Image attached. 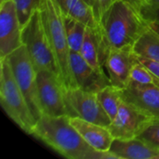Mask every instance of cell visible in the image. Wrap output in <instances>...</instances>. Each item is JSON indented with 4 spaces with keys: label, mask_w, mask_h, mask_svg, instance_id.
<instances>
[{
    "label": "cell",
    "mask_w": 159,
    "mask_h": 159,
    "mask_svg": "<svg viewBox=\"0 0 159 159\" xmlns=\"http://www.w3.org/2000/svg\"><path fill=\"white\" fill-rule=\"evenodd\" d=\"M122 99L138 106L154 118H159V86L130 82L121 89Z\"/></svg>",
    "instance_id": "4fadbf2b"
},
{
    "label": "cell",
    "mask_w": 159,
    "mask_h": 159,
    "mask_svg": "<svg viewBox=\"0 0 159 159\" xmlns=\"http://www.w3.org/2000/svg\"><path fill=\"white\" fill-rule=\"evenodd\" d=\"M137 61V55L132 48L109 49L104 68L110 84L120 89H125L130 83L131 69Z\"/></svg>",
    "instance_id": "8fae6325"
},
{
    "label": "cell",
    "mask_w": 159,
    "mask_h": 159,
    "mask_svg": "<svg viewBox=\"0 0 159 159\" xmlns=\"http://www.w3.org/2000/svg\"><path fill=\"white\" fill-rule=\"evenodd\" d=\"M70 116H78L87 121L109 127L112 119L102 106L98 92L72 88L65 90Z\"/></svg>",
    "instance_id": "ba28073f"
},
{
    "label": "cell",
    "mask_w": 159,
    "mask_h": 159,
    "mask_svg": "<svg viewBox=\"0 0 159 159\" xmlns=\"http://www.w3.org/2000/svg\"><path fill=\"white\" fill-rule=\"evenodd\" d=\"M136 138L159 149V118H154Z\"/></svg>",
    "instance_id": "603a6c76"
},
{
    "label": "cell",
    "mask_w": 159,
    "mask_h": 159,
    "mask_svg": "<svg viewBox=\"0 0 159 159\" xmlns=\"http://www.w3.org/2000/svg\"><path fill=\"white\" fill-rule=\"evenodd\" d=\"M98 98L102 106L113 120L116 117L119 105L123 100L121 89L109 84L98 91Z\"/></svg>",
    "instance_id": "ffe728a7"
},
{
    "label": "cell",
    "mask_w": 159,
    "mask_h": 159,
    "mask_svg": "<svg viewBox=\"0 0 159 159\" xmlns=\"http://www.w3.org/2000/svg\"><path fill=\"white\" fill-rule=\"evenodd\" d=\"M141 10H142L143 15L148 21L155 20V21L159 22V5L158 6L146 5V6L142 7Z\"/></svg>",
    "instance_id": "d4e9b609"
},
{
    "label": "cell",
    "mask_w": 159,
    "mask_h": 159,
    "mask_svg": "<svg viewBox=\"0 0 159 159\" xmlns=\"http://www.w3.org/2000/svg\"><path fill=\"white\" fill-rule=\"evenodd\" d=\"M89 5H90L93 8H94V10H95V6H96V0H85Z\"/></svg>",
    "instance_id": "f1b7e54d"
},
{
    "label": "cell",
    "mask_w": 159,
    "mask_h": 159,
    "mask_svg": "<svg viewBox=\"0 0 159 159\" xmlns=\"http://www.w3.org/2000/svg\"><path fill=\"white\" fill-rule=\"evenodd\" d=\"M149 27L141 7L129 0H116L102 15L99 28L106 48H132Z\"/></svg>",
    "instance_id": "6da1fadb"
},
{
    "label": "cell",
    "mask_w": 159,
    "mask_h": 159,
    "mask_svg": "<svg viewBox=\"0 0 159 159\" xmlns=\"http://www.w3.org/2000/svg\"><path fill=\"white\" fill-rule=\"evenodd\" d=\"M12 74L21 89L30 110L37 121L42 116L36 84V69L24 45L7 57Z\"/></svg>",
    "instance_id": "8992f818"
},
{
    "label": "cell",
    "mask_w": 159,
    "mask_h": 159,
    "mask_svg": "<svg viewBox=\"0 0 159 159\" xmlns=\"http://www.w3.org/2000/svg\"><path fill=\"white\" fill-rule=\"evenodd\" d=\"M1 1H2V0H1Z\"/></svg>",
    "instance_id": "1f68e13d"
},
{
    "label": "cell",
    "mask_w": 159,
    "mask_h": 159,
    "mask_svg": "<svg viewBox=\"0 0 159 159\" xmlns=\"http://www.w3.org/2000/svg\"><path fill=\"white\" fill-rule=\"evenodd\" d=\"M154 119L138 106L122 100L116 117L108 127L115 139H132Z\"/></svg>",
    "instance_id": "9c48e42d"
},
{
    "label": "cell",
    "mask_w": 159,
    "mask_h": 159,
    "mask_svg": "<svg viewBox=\"0 0 159 159\" xmlns=\"http://www.w3.org/2000/svg\"><path fill=\"white\" fill-rule=\"evenodd\" d=\"M149 5L158 6V5H159V0H149Z\"/></svg>",
    "instance_id": "f546056e"
},
{
    "label": "cell",
    "mask_w": 159,
    "mask_h": 159,
    "mask_svg": "<svg viewBox=\"0 0 159 159\" xmlns=\"http://www.w3.org/2000/svg\"><path fill=\"white\" fill-rule=\"evenodd\" d=\"M116 0H96V6H95V13L96 16L98 18V20H100V18L102 17V15L106 11V9L115 2ZM132 3H134L135 5H137L138 7H141L140 4L138 3L137 0H129Z\"/></svg>",
    "instance_id": "cb8c5ba5"
},
{
    "label": "cell",
    "mask_w": 159,
    "mask_h": 159,
    "mask_svg": "<svg viewBox=\"0 0 159 159\" xmlns=\"http://www.w3.org/2000/svg\"><path fill=\"white\" fill-rule=\"evenodd\" d=\"M22 27L13 0L0 3V58L5 59L22 43Z\"/></svg>",
    "instance_id": "30bf717a"
},
{
    "label": "cell",
    "mask_w": 159,
    "mask_h": 159,
    "mask_svg": "<svg viewBox=\"0 0 159 159\" xmlns=\"http://www.w3.org/2000/svg\"><path fill=\"white\" fill-rule=\"evenodd\" d=\"M149 27L159 35V22L155 20H150L149 21Z\"/></svg>",
    "instance_id": "4316f807"
},
{
    "label": "cell",
    "mask_w": 159,
    "mask_h": 159,
    "mask_svg": "<svg viewBox=\"0 0 159 159\" xmlns=\"http://www.w3.org/2000/svg\"><path fill=\"white\" fill-rule=\"evenodd\" d=\"M62 16H63V22H64L65 32H66L70 49L79 52L84 41V37L88 26L76 19H74L72 17L63 14Z\"/></svg>",
    "instance_id": "d6986e66"
},
{
    "label": "cell",
    "mask_w": 159,
    "mask_h": 159,
    "mask_svg": "<svg viewBox=\"0 0 159 159\" xmlns=\"http://www.w3.org/2000/svg\"><path fill=\"white\" fill-rule=\"evenodd\" d=\"M157 85H158V86H159V80H158V81H157Z\"/></svg>",
    "instance_id": "4dcf8cb0"
},
{
    "label": "cell",
    "mask_w": 159,
    "mask_h": 159,
    "mask_svg": "<svg viewBox=\"0 0 159 159\" xmlns=\"http://www.w3.org/2000/svg\"><path fill=\"white\" fill-rule=\"evenodd\" d=\"M137 56L158 61L159 35L148 27L132 47Z\"/></svg>",
    "instance_id": "ac0fdd59"
},
{
    "label": "cell",
    "mask_w": 159,
    "mask_h": 159,
    "mask_svg": "<svg viewBox=\"0 0 159 159\" xmlns=\"http://www.w3.org/2000/svg\"><path fill=\"white\" fill-rule=\"evenodd\" d=\"M109 151L117 159H159V149L139 138L114 139Z\"/></svg>",
    "instance_id": "2e32d148"
},
{
    "label": "cell",
    "mask_w": 159,
    "mask_h": 159,
    "mask_svg": "<svg viewBox=\"0 0 159 159\" xmlns=\"http://www.w3.org/2000/svg\"><path fill=\"white\" fill-rule=\"evenodd\" d=\"M56 2L63 15L76 19L89 27L99 26L94 8L85 0H56Z\"/></svg>",
    "instance_id": "e0dca14e"
},
{
    "label": "cell",
    "mask_w": 159,
    "mask_h": 159,
    "mask_svg": "<svg viewBox=\"0 0 159 159\" xmlns=\"http://www.w3.org/2000/svg\"><path fill=\"white\" fill-rule=\"evenodd\" d=\"M79 53L97 72L106 75L103 68L108 49L103 43L99 26L96 28L87 27L84 41Z\"/></svg>",
    "instance_id": "5bb4252c"
},
{
    "label": "cell",
    "mask_w": 159,
    "mask_h": 159,
    "mask_svg": "<svg viewBox=\"0 0 159 159\" xmlns=\"http://www.w3.org/2000/svg\"><path fill=\"white\" fill-rule=\"evenodd\" d=\"M70 67L77 88L98 92L110 84L107 75L92 68L77 51H70Z\"/></svg>",
    "instance_id": "7c38bea8"
},
{
    "label": "cell",
    "mask_w": 159,
    "mask_h": 159,
    "mask_svg": "<svg viewBox=\"0 0 159 159\" xmlns=\"http://www.w3.org/2000/svg\"><path fill=\"white\" fill-rule=\"evenodd\" d=\"M40 12L47 34L57 57L61 80L66 89L75 88L70 67L71 49L67 40L62 12L56 0H43Z\"/></svg>",
    "instance_id": "3957f363"
},
{
    "label": "cell",
    "mask_w": 159,
    "mask_h": 159,
    "mask_svg": "<svg viewBox=\"0 0 159 159\" xmlns=\"http://www.w3.org/2000/svg\"><path fill=\"white\" fill-rule=\"evenodd\" d=\"M21 27L31 19L33 14L40 10L43 0H13Z\"/></svg>",
    "instance_id": "44dd1931"
},
{
    "label": "cell",
    "mask_w": 159,
    "mask_h": 159,
    "mask_svg": "<svg viewBox=\"0 0 159 159\" xmlns=\"http://www.w3.org/2000/svg\"><path fill=\"white\" fill-rule=\"evenodd\" d=\"M31 135L66 158L97 159L99 150L83 139L68 116L43 115L36 121Z\"/></svg>",
    "instance_id": "7a4b0ae2"
},
{
    "label": "cell",
    "mask_w": 159,
    "mask_h": 159,
    "mask_svg": "<svg viewBox=\"0 0 159 159\" xmlns=\"http://www.w3.org/2000/svg\"><path fill=\"white\" fill-rule=\"evenodd\" d=\"M69 119L71 124L91 147L99 151L110 150L115 138L108 127L87 121L78 116H69Z\"/></svg>",
    "instance_id": "9a60e30c"
},
{
    "label": "cell",
    "mask_w": 159,
    "mask_h": 159,
    "mask_svg": "<svg viewBox=\"0 0 159 159\" xmlns=\"http://www.w3.org/2000/svg\"><path fill=\"white\" fill-rule=\"evenodd\" d=\"M137 60L138 61H140L142 64H143L150 72H152L157 78L159 79V61H155V60H151V59H147V58H143V57H140L137 56Z\"/></svg>",
    "instance_id": "484cf974"
},
{
    "label": "cell",
    "mask_w": 159,
    "mask_h": 159,
    "mask_svg": "<svg viewBox=\"0 0 159 159\" xmlns=\"http://www.w3.org/2000/svg\"><path fill=\"white\" fill-rule=\"evenodd\" d=\"M137 1H138V3L140 4L141 8H142V7H143V6L149 5V0H137Z\"/></svg>",
    "instance_id": "83f0119b"
},
{
    "label": "cell",
    "mask_w": 159,
    "mask_h": 159,
    "mask_svg": "<svg viewBox=\"0 0 159 159\" xmlns=\"http://www.w3.org/2000/svg\"><path fill=\"white\" fill-rule=\"evenodd\" d=\"M36 84L42 116H70L66 89L58 75L49 71L36 70Z\"/></svg>",
    "instance_id": "52a82bcc"
},
{
    "label": "cell",
    "mask_w": 159,
    "mask_h": 159,
    "mask_svg": "<svg viewBox=\"0 0 159 159\" xmlns=\"http://www.w3.org/2000/svg\"><path fill=\"white\" fill-rule=\"evenodd\" d=\"M0 102L5 113L24 132L32 134L36 123L7 58L0 61Z\"/></svg>",
    "instance_id": "277c9868"
},
{
    "label": "cell",
    "mask_w": 159,
    "mask_h": 159,
    "mask_svg": "<svg viewBox=\"0 0 159 159\" xmlns=\"http://www.w3.org/2000/svg\"><path fill=\"white\" fill-rule=\"evenodd\" d=\"M22 43L36 70L49 71L61 78L56 54L47 34L40 10L35 11L22 27Z\"/></svg>",
    "instance_id": "5b68a950"
},
{
    "label": "cell",
    "mask_w": 159,
    "mask_h": 159,
    "mask_svg": "<svg viewBox=\"0 0 159 159\" xmlns=\"http://www.w3.org/2000/svg\"><path fill=\"white\" fill-rule=\"evenodd\" d=\"M158 80V78L140 61H137L131 69L130 82L139 84H157Z\"/></svg>",
    "instance_id": "7402d4cb"
}]
</instances>
